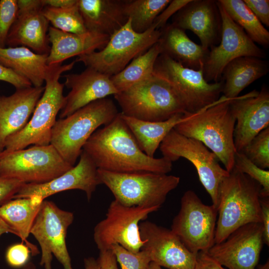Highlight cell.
<instances>
[{
    "label": "cell",
    "instance_id": "cell-1",
    "mask_svg": "<svg viewBox=\"0 0 269 269\" xmlns=\"http://www.w3.org/2000/svg\"><path fill=\"white\" fill-rule=\"evenodd\" d=\"M83 150L98 169L108 171L167 174L172 168V162L168 159L151 157L142 151L121 112L91 135Z\"/></svg>",
    "mask_w": 269,
    "mask_h": 269
},
{
    "label": "cell",
    "instance_id": "cell-2",
    "mask_svg": "<svg viewBox=\"0 0 269 269\" xmlns=\"http://www.w3.org/2000/svg\"><path fill=\"white\" fill-rule=\"evenodd\" d=\"M231 100L222 96L196 113H184L183 120L174 128L178 133L203 143L229 172L234 167L237 152L234 142L236 119L231 108Z\"/></svg>",
    "mask_w": 269,
    "mask_h": 269
},
{
    "label": "cell",
    "instance_id": "cell-3",
    "mask_svg": "<svg viewBox=\"0 0 269 269\" xmlns=\"http://www.w3.org/2000/svg\"><path fill=\"white\" fill-rule=\"evenodd\" d=\"M261 189L259 183L234 167L220 186L215 244L242 226L261 223Z\"/></svg>",
    "mask_w": 269,
    "mask_h": 269
},
{
    "label": "cell",
    "instance_id": "cell-4",
    "mask_svg": "<svg viewBox=\"0 0 269 269\" xmlns=\"http://www.w3.org/2000/svg\"><path fill=\"white\" fill-rule=\"evenodd\" d=\"M75 63V60L67 64L48 66L44 79V90L31 118L22 129L6 138L4 150L0 153L24 149L30 145L45 146L50 144L57 115L64 104V85L60 82L59 79L63 73L72 69Z\"/></svg>",
    "mask_w": 269,
    "mask_h": 269
},
{
    "label": "cell",
    "instance_id": "cell-5",
    "mask_svg": "<svg viewBox=\"0 0 269 269\" xmlns=\"http://www.w3.org/2000/svg\"><path fill=\"white\" fill-rule=\"evenodd\" d=\"M119 113L110 98L92 102L71 115L56 120L52 129L50 144L74 166L91 135L99 127L111 122Z\"/></svg>",
    "mask_w": 269,
    "mask_h": 269
},
{
    "label": "cell",
    "instance_id": "cell-6",
    "mask_svg": "<svg viewBox=\"0 0 269 269\" xmlns=\"http://www.w3.org/2000/svg\"><path fill=\"white\" fill-rule=\"evenodd\" d=\"M122 113L149 122H162L187 113L170 85L153 74L146 80L114 95Z\"/></svg>",
    "mask_w": 269,
    "mask_h": 269
},
{
    "label": "cell",
    "instance_id": "cell-7",
    "mask_svg": "<svg viewBox=\"0 0 269 269\" xmlns=\"http://www.w3.org/2000/svg\"><path fill=\"white\" fill-rule=\"evenodd\" d=\"M98 173L101 184L110 189L115 199L129 207L160 208L180 180L175 175L148 172L118 173L98 169Z\"/></svg>",
    "mask_w": 269,
    "mask_h": 269
},
{
    "label": "cell",
    "instance_id": "cell-8",
    "mask_svg": "<svg viewBox=\"0 0 269 269\" xmlns=\"http://www.w3.org/2000/svg\"><path fill=\"white\" fill-rule=\"evenodd\" d=\"M160 35V30L152 25L143 33L136 32L129 18L110 36L102 49L80 55L75 61L111 77L120 72L133 59L148 50L158 41Z\"/></svg>",
    "mask_w": 269,
    "mask_h": 269
},
{
    "label": "cell",
    "instance_id": "cell-9",
    "mask_svg": "<svg viewBox=\"0 0 269 269\" xmlns=\"http://www.w3.org/2000/svg\"><path fill=\"white\" fill-rule=\"evenodd\" d=\"M153 74L163 79L172 88L187 113H196L220 98L223 82L206 81L202 69L183 66L164 54L154 64Z\"/></svg>",
    "mask_w": 269,
    "mask_h": 269
},
{
    "label": "cell",
    "instance_id": "cell-10",
    "mask_svg": "<svg viewBox=\"0 0 269 269\" xmlns=\"http://www.w3.org/2000/svg\"><path fill=\"white\" fill-rule=\"evenodd\" d=\"M73 167L50 144L0 154V176L24 183L48 182Z\"/></svg>",
    "mask_w": 269,
    "mask_h": 269
},
{
    "label": "cell",
    "instance_id": "cell-11",
    "mask_svg": "<svg viewBox=\"0 0 269 269\" xmlns=\"http://www.w3.org/2000/svg\"><path fill=\"white\" fill-rule=\"evenodd\" d=\"M159 208L129 207L115 199L112 201L105 218L94 229L93 238L99 251L118 244L131 252H138L145 243L140 236L139 224Z\"/></svg>",
    "mask_w": 269,
    "mask_h": 269
},
{
    "label": "cell",
    "instance_id": "cell-12",
    "mask_svg": "<svg viewBox=\"0 0 269 269\" xmlns=\"http://www.w3.org/2000/svg\"><path fill=\"white\" fill-rule=\"evenodd\" d=\"M159 148L163 157L172 162L183 157L194 166L212 205L217 209L220 186L229 172L221 166L216 155L201 141L185 136L174 129L163 139Z\"/></svg>",
    "mask_w": 269,
    "mask_h": 269
},
{
    "label": "cell",
    "instance_id": "cell-13",
    "mask_svg": "<svg viewBox=\"0 0 269 269\" xmlns=\"http://www.w3.org/2000/svg\"><path fill=\"white\" fill-rule=\"evenodd\" d=\"M180 203L170 229L191 252L208 251L215 244L217 209L203 203L191 190L184 193Z\"/></svg>",
    "mask_w": 269,
    "mask_h": 269
},
{
    "label": "cell",
    "instance_id": "cell-14",
    "mask_svg": "<svg viewBox=\"0 0 269 269\" xmlns=\"http://www.w3.org/2000/svg\"><path fill=\"white\" fill-rule=\"evenodd\" d=\"M74 218L72 212L60 209L52 201H43L30 234L39 245V264L44 269H52L53 256L64 269H74L66 241L68 229Z\"/></svg>",
    "mask_w": 269,
    "mask_h": 269
},
{
    "label": "cell",
    "instance_id": "cell-15",
    "mask_svg": "<svg viewBox=\"0 0 269 269\" xmlns=\"http://www.w3.org/2000/svg\"><path fill=\"white\" fill-rule=\"evenodd\" d=\"M222 19V33L218 45L211 48L205 59L202 70L207 82H220L223 71L233 60L241 56L260 58L266 53L228 15L217 0Z\"/></svg>",
    "mask_w": 269,
    "mask_h": 269
},
{
    "label": "cell",
    "instance_id": "cell-16",
    "mask_svg": "<svg viewBox=\"0 0 269 269\" xmlns=\"http://www.w3.org/2000/svg\"><path fill=\"white\" fill-rule=\"evenodd\" d=\"M264 244L261 223L240 227L207 251L227 269H255Z\"/></svg>",
    "mask_w": 269,
    "mask_h": 269
},
{
    "label": "cell",
    "instance_id": "cell-17",
    "mask_svg": "<svg viewBox=\"0 0 269 269\" xmlns=\"http://www.w3.org/2000/svg\"><path fill=\"white\" fill-rule=\"evenodd\" d=\"M141 248L150 261L168 269H193L196 255L189 251L171 229L148 221L139 224Z\"/></svg>",
    "mask_w": 269,
    "mask_h": 269
},
{
    "label": "cell",
    "instance_id": "cell-18",
    "mask_svg": "<svg viewBox=\"0 0 269 269\" xmlns=\"http://www.w3.org/2000/svg\"><path fill=\"white\" fill-rule=\"evenodd\" d=\"M230 106L236 119L234 145L241 152L260 132L269 127V90L263 85L256 90L231 99Z\"/></svg>",
    "mask_w": 269,
    "mask_h": 269
},
{
    "label": "cell",
    "instance_id": "cell-19",
    "mask_svg": "<svg viewBox=\"0 0 269 269\" xmlns=\"http://www.w3.org/2000/svg\"><path fill=\"white\" fill-rule=\"evenodd\" d=\"M101 184L98 168L90 157L82 150L76 166L48 182L25 183L13 199L38 195L45 200L60 192L79 189L85 192L89 201L97 186Z\"/></svg>",
    "mask_w": 269,
    "mask_h": 269
},
{
    "label": "cell",
    "instance_id": "cell-20",
    "mask_svg": "<svg viewBox=\"0 0 269 269\" xmlns=\"http://www.w3.org/2000/svg\"><path fill=\"white\" fill-rule=\"evenodd\" d=\"M171 23L192 31L205 50L220 43L222 25L217 0H190L172 16Z\"/></svg>",
    "mask_w": 269,
    "mask_h": 269
},
{
    "label": "cell",
    "instance_id": "cell-21",
    "mask_svg": "<svg viewBox=\"0 0 269 269\" xmlns=\"http://www.w3.org/2000/svg\"><path fill=\"white\" fill-rule=\"evenodd\" d=\"M64 86L71 89L65 96L64 104L59 118H64L96 100L118 93L110 77L88 68L80 73L63 76Z\"/></svg>",
    "mask_w": 269,
    "mask_h": 269
},
{
    "label": "cell",
    "instance_id": "cell-22",
    "mask_svg": "<svg viewBox=\"0 0 269 269\" xmlns=\"http://www.w3.org/2000/svg\"><path fill=\"white\" fill-rule=\"evenodd\" d=\"M44 90L43 86H31L16 89L8 96H0V153L6 138L27 124Z\"/></svg>",
    "mask_w": 269,
    "mask_h": 269
},
{
    "label": "cell",
    "instance_id": "cell-23",
    "mask_svg": "<svg viewBox=\"0 0 269 269\" xmlns=\"http://www.w3.org/2000/svg\"><path fill=\"white\" fill-rule=\"evenodd\" d=\"M110 37L89 31L82 34L69 33L49 26L48 37L51 46L47 63L48 65L62 64L72 57L100 50L106 45Z\"/></svg>",
    "mask_w": 269,
    "mask_h": 269
},
{
    "label": "cell",
    "instance_id": "cell-24",
    "mask_svg": "<svg viewBox=\"0 0 269 269\" xmlns=\"http://www.w3.org/2000/svg\"><path fill=\"white\" fill-rule=\"evenodd\" d=\"M42 9L18 13L8 33L6 45L8 47L24 46L37 54H48L49 22Z\"/></svg>",
    "mask_w": 269,
    "mask_h": 269
},
{
    "label": "cell",
    "instance_id": "cell-25",
    "mask_svg": "<svg viewBox=\"0 0 269 269\" xmlns=\"http://www.w3.org/2000/svg\"><path fill=\"white\" fill-rule=\"evenodd\" d=\"M125 2L122 0H78V5L88 31L110 36L128 20Z\"/></svg>",
    "mask_w": 269,
    "mask_h": 269
},
{
    "label": "cell",
    "instance_id": "cell-26",
    "mask_svg": "<svg viewBox=\"0 0 269 269\" xmlns=\"http://www.w3.org/2000/svg\"><path fill=\"white\" fill-rule=\"evenodd\" d=\"M160 30L158 40L161 53L180 63L183 66L196 70L202 69L209 51L191 40L185 31L172 23Z\"/></svg>",
    "mask_w": 269,
    "mask_h": 269
},
{
    "label": "cell",
    "instance_id": "cell-27",
    "mask_svg": "<svg viewBox=\"0 0 269 269\" xmlns=\"http://www.w3.org/2000/svg\"><path fill=\"white\" fill-rule=\"evenodd\" d=\"M43 200L39 196L32 195L12 199L0 206V218L12 234L19 237L30 248L32 256L39 252L27 238Z\"/></svg>",
    "mask_w": 269,
    "mask_h": 269
},
{
    "label": "cell",
    "instance_id": "cell-28",
    "mask_svg": "<svg viewBox=\"0 0 269 269\" xmlns=\"http://www.w3.org/2000/svg\"><path fill=\"white\" fill-rule=\"evenodd\" d=\"M269 71L268 61L253 56H241L229 63L224 69L221 80L222 93L226 98L233 99L256 80Z\"/></svg>",
    "mask_w": 269,
    "mask_h": 269
},
{
    "label": "cell",
    "instance_id": "cell-29",
    "mask_svg": "<svg viewBox=\"0 0 269 269\" xmlns=\"http://www.w3.org/2000/svg\"><path fill=\"white\" fill-rule=\"evenodd\" d=\"M48 54H39L24 46L0 48V64L25 78L34 87H41L48 66Z\"/></svg>",
    "mask_w": 269,
    "mask_h": 269
},
{
    "label": "cell",
    "instance_id": "cell-30",
    "mask_svg": "<svg viewBox=\"0 0 269 269\" xmlns=\"http://www.w3.org/2000/svg\"><path fill=\"white\" fill-rule=\"evenodd\" d=\"M121 113L140 149L151 157H154L156 150L166 135L183 120L184 115L183 113L177 114L164 121L149 122L128 117Z\"/></svg>",
    "mask_w": 269,
    "mask_h": 269
},
{
    "label": "cell",
    "instance_id": "cell-31",
    "mask_svg": "<svg viewBox=\"0 0 269 269\" xmlns=\"http://www.w3.org/2000/svg\"><path fill=\"white\" fill-rule=\"evenodd\" d=\"M161 53L157 41L145 53L133 59L120 72L111 76L118 92L126 90L151 76L156 60Z\"/></svg>",
    "mask_w": 269,
    "mask_h": 269
},
{
    "label": "cell",
    "instance_id": "cell-32",
    "mask_svg": "<svg viewBox=\"0 0 269 269\" xmlns=\"http://www.w3.org/2000/svg\"><path fill=\"white\" fill-rule=\"evenodd\" d=\"M231 18L255 43L269 46V32L242 0H218Z\"/></svg>",
    "mask_w": 269,
    "mask_h": 269
},
{
    "label": "cell",
    "instance_id": "cell-33",
    "mask_svg": "<svg viewBox=\"0 0 269 269\" xmlns=\"http://www.w3.org/2000/svg\"><path fill=\"white\" fill-rule=\"evenodd\" d=\"M170 0H125L124 9L133 29L143 33L150 28Z\"/></svg>",
    "mask_w": 269,
    "mask_h": 269
},
{
    "label": "cell",
    "instance_id": "cell-34",
    "mask_svg": "<svg viewBox=\"0 0 269 269\" xmlns=\"http://www.w3.org/2000/svg\"><path fill=\"white\" fill-rule=\"evenodd\" d=\"M42 13L52 26L64 32L82 34L88 31L80 12L78 2L72 6L55 8L44 6Z\"/></svg>",
    "mask_w": 269,
    "mask_h": 269
},
{
    "label": "cell",
    "instance_id": "cell-35",
    "mask_svg": "<svg viewBox=\"0 0 269 269\" xmlns=\"http://www.w3.org/2000/svg\"><path fill=\"white\" fill-rule=\"evenodd\" d=\"M240 152L261 168H269V127L260 132Z\"/></svg>",
    "mask_w": 269,
    "mask_h": 269
},
{
    "label": "cell",
    "instance_id": "cell-36",
    "mask_svg": "<svg viewBox=\"0 0 269 269\" xmlns=\"http://www.w3.org/2000/svg\"><path fill=\"white\" fill-rule=\"evenodd\" d=\"M234 167L260 184L262 187L261 198L269 196V171L257 166L243 153L236 152Z\"/></svg>",
    "mask_w": 269,
    "mask_h": 269
},
{
    "label": "cell",
    "instance_id": "cell-37",
    "mask_svg": "<svg viewBox=\"0 0 269 269\" xmlns=\"http://www.w3.org/2000/svg\"><path fill=\"white\" fill-rule=\"evenodd\" d=\"M111 249L121 269H146L151 262L147 254L141 249L133 253L118 244L113 245Z\"/></svg>",
    "mask_w": 269,
    "mask_h": 269
},
{
    "label": "cell",
    "instance_id": "cell-38",
    "mask_svg": "<svg viewBox=\"0 0 269 269\" xmlns=\"http://www.w3.org/2000/svg\"><path fill=\"white\" fill-rule=\"evenodd\" d=\"M18 15L17 0H0V48H5L9 30Z\"/></svg>",
    "mask_w": 269,
    "mask_h": 269
},
{
    "label": "cell",
    "instance_id": "cell-39",
    "mask_svg": "<svg viewBox=\"0 0 269 269\" xmlns=\"http://www.w3.org/2000/svg\"><path fill=\"white\" fill-rule=\"evenodd\" d=\"M32 255L30 248L23 242L14 244L7 249L5 260L9 266L20 268L26 264Z\"/></svg>",
    "mask_w": 269,
    "mask_h": 269
},
{
    "label": "cell",
    "instance_id": "cell-40",
    "mask_svg": "<svg viewBox=\"0 0 269 269\" xmlns=\"http://www.w3.org/2000/svg\"><path fill=\"white\" fill-rule=\"evenodd\" d=\"M24 184L16 179L0 176V206L13 199Z\"/></svg>",
    "mask_w": 269,
    "mask_h": 269
},
{
    "label": "cell",
    "instance_id": "cell-41",
    "mask_svg": "<svg viewBox=\"0 0 269 269\" xmlns=\"http://www.w3.org/2000/svg\"><path fill=\"white\" fill-rule=\"evenodd\" d=\"M190 0H172L156 17L152 26L159 30L164 27L167 20L173 16L178 10L186 5Z\"/></svg>",
    "mask_w": 269,
    "mask_h": 269
},
{
    "label": "cell",
    "instance_id": "cell-42",
    "mask_svg": "<svg viewBox=\"0 0 269 269\" xmlns=\"http://www.w3.org/2000/svg\"><path fill=\"white\" fill-rule=\"evenodd\" d=\"M247 6L259 21L267 27L269 26V0H244Z\"/></svg>",
    "mask_w": 269,
    "mask_h": 269
},
{
    "label": "cell",
    "instance_id": "cell-43",
    "mask_svg": "<svg viewBox=\"0 0 269 269\" xmlns=\"http://www.w3.org/2000/svg\"><path fill=\"white\" fill-rule=\"evenodd\" d=\"M0 81L11 84L16 89L28 88L32 86L27 79L0 64Z\"/></svg>",
    "mask_w": 269,
    "mask_h": 269
},
{
    "label": "cell",
    "instance_id": "cell-44",
    "mask_svg": "<svg viewBox=\"0 0 269 269\" xmlns=\"http://www.w3.org/2000/svg\"><path fill=\"white\" fill-rule=\"evenodd\" d=\"M193 269H227L209 255L207 251H200L196 255Z\"/></svg>",
    "mask_w": 269,
    "mask_h": 269
},
{
    "label": "cell",
    "instance_id": "cell-45",
    "mask_svg": "<svg viewBox=\"0 0 269 269\" xmlns=\"http://www.w3.org/2000/svg\"><path fill=\"white\" fill-rule=\"evenodd\" d=\"M261 224L263 227L264 244L269 246V199L261 198Z\"/></svg>",
    "mask_w": 269,
    "mask_h": 269
},
{
    "label": "cell",
    "instance_id": "cell-46",
    "mask_svg": "<svg viewBox=\"0 0 269 269\" xmlns=\"http://www.w3.org/2000/svg\"><path fill=\"white\" fill-rule=\"evenodd\" d=\"M98 259L102 269H118V262L111 249L100 251Z\"/></svg>",
    "mask_w": 269,
    "mask_h": 269
},
{
    "label": "cell",
    "instance_id": "cell-47",
    "mask_svg": "<svg viewBox=\"0 0 269 269\" xmlns=\"http://www.w3.org/2000/svg\"><path fill=\"white\" fill-rule=\"evenodd\" d=\"M18 13L29 11L44 7L42 0H17Z\"/></svg>",
    "mask_w": 269,
    "mask_h": 269
},
{
    "label": "cell",
    "instance_id": "cell-48",
    "mask_svg": "<svg viewBox=\"0 0 269 269\" xmlns=\"http://www.w3.org/2000/svg\"><path fill=\"white\" fill-rule=\"evenodd\" d=\"M44 6L65 8L77 4L78 0H42Z\"/></svg>",
    "mask_w": 269,
    "mask_h": 269
},
{
    "label": "cell",
    "instance_id": "cell-49",
    "mask_svg": "<svg viewBox=\"0 0 269 269\" xmlns=\"http://www.w3.org/2000/svg\"><path fill=\"white\" fill-rule=\"evenodd\" d=\"M84 269H102L98 259L89 257L84 260Z\"/></svg>",
    "mask_w": 269,
    "mask_h": 269
},
{
    "label": "cell",
    "instance_id": "cell-50",
    "mask_svg": "<svg viewBox=\"0 0 269 269\" xmlns=\"http://www.w3.org/2000/svg\"><path fill=\"white\" fill-rule=\"evenodd\" d=\"M5 233H12L5 223L0 218V236Z\"/></svg>",
    "mask_w": 269,
    "mask_h": 269
},
{
    "label": "cell",
    "instance_id": "cell-51",
    "mask_svg": "<svg viewBox=\"0 0 269 269\" xmlns=\"http://www.w3.org/2000/svg\"><path fill=\"white\" fill-rule=\"evenodd\" d=\"M21 269H36L35 265L32 262H28L23 267L21 268Z\"/></svg>",
    "mask_w": 269,
    "mask_h": 269
},
{
    "label": "cell",
    "instance_id": "cell-52",
    "mask_svg": "<svg viewBox=\"0 0 269 269\" xmlns=\"http://www.w3.org/2000/svg\"><path fill=\"white\" fill-rule=\"evenodd\" d=\"M146 269H163L162 268L157 264L150 262Z\"/></svg>",
    "mask_w": 269,
    "mask_h": 269
},
{
    "label": "cell",
    "instance_id": "cell-53",
    "mask_svg": "<svg viewBox=\"0 0 269 269\" xmlns=\"http://www.w3.org/2000/svg\"><path fill=\"white\" fill-rule=\"evenodd\" d=\"M259 269H269V262L268 260L265 264L262 265Z\"/></svg>",
    "mask_w": 269,
    "mask_h": 269
}]
</instances>
